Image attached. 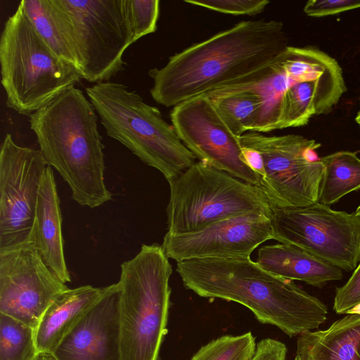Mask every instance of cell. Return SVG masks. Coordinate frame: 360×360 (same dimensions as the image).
<instances>
[{
    "instance_id": "obj_1",
    "label": "cell",
    "mask_w": 360,
    "mask_h": 360,
    "mask_svg": "<svg viewBox=\"0 0 360 360\" xmlns=\"http://www.w3.org/2000/svg\"><path fill=\"white\" fill-rule=\"evenodd\" d=\"M283 24L243 20L195 43L148 71L153 100L174 107L193 98L266 75L288 46Z\"/></svg>"
},
{
    "instance_id": "obj_2",
    "label": "cell",
    "mask_w": 360,
    "mask_h": 360,
    "mask_svg": "<svg viewBox=\"0 0 360 360\" xmlns=\"http://www.w3.org/2000/svg\"><path fill=\"white\" fill-rule=\"evenodd\" d=\"M176 271L185 288L198 296L242 304L258 321L290 337L316 329L327 319L322 302L250 257L185 260L176 262Z\"/></svg>"
},
{
    "instance_id": "obj_3",
    "label": "cell",
    "mask_w": 360,
    "mask_h": 360,
    "mask_svg": "<svg viewBox=\"0 0 360 360\" xmlns=\"http://www.w3.org/2000/svg\"><path fill=\"white\" fill-rule=\"evenodd\" d=\"M96 113L83 91L72 86L29 120L47 165L68 184L72 198L90 208L112 198L104 180V145Z\"/></svg>"
},
{
    "instance_id": "obj_4",
    "label": "cell",
    "mask_w": 360,
    "mask_h": 360,
    "mask_svg": "<svg viewBox=\"0 0 360 360\" xmlns=\"http://www.w3.org/2000/svg\"><path fill=\"white\" fill-rule=\"evenodd\" d=\"M86 93L107 135L160 172L168 183L196 162L159 109L124 84L97 83Z\"/></svg>"
},
{
    "instance_id": "obj_5",
    "label": "cell",
    "mask_w": 360,
    "mask_h": 360,
    "mask_svg": "<svg viewBox=\"0 0 360 360\" xmlns=\"http://www.w3.org/2000/svg\"><path fill=\"white\" fill-rule=\"evenodd\" d=\"M119 311L123 360H160L167 333L172 266L162 245H142L121 266Z\"/></svg>"
},
{
    "instance_id": "obj_6",
    "label": "cell",
    "mask_w": 360,
    "mask_h": 360,
    "mask_svg": "<svg viewBox=\"0 0 360 360\" xmlns=\"http://www.w3.org/2000/svg\"><path fill=\"white\" fill-rule=\"evenodd\" d=\"M0 65L6 104L22 115H31L82 79L45 44L19 5L1 34Z\"/></svg>"
},
{
    "instance_id": "obj_7",
    "label": "cell",
    "mask_w": 360,
    "mask_h": 360,
    "mask_svg": "<svg viewBox=\"0 0 360 360\" xmlns=\"http://www.w3.org/2000/svg\"><path fill=\"white\" fill-rule=\"evenodd\" d=\"M167 233L181 234L215 221L248 212L271 217L264 191L227 172L196 161L169 182Z\"/></svg>"
},
{
    "instance_id": "obj_8",
    "label": "cell",
    "mask_w": 360,
    "mask_h": 360,
    "mask_svg": "<svg viewBox=\"0 0 360 360\" xmlns=\"http://www.w3.org/2000/svg\"><path fill=\"white\" fill-rule=\"evenodd\" d=\"M74 42L82 79L108 82L124 70L132 44L124 0H51Z\"/></svg>"
},
{
    "instance_id": "obj_9",
    "label": "cell",
    "mask_w": 360,
    "mask_h": 360,
    "mask_svg": "<svg viewBox=\"0 0 360 360\" xmlns=\"http://www.w3.org/2000/svg\"><path fill=\"white\" fill-rule=\"evenodd\" d=\"M242 146L257 150L262 158L261 188L272 207H298L318 202L323 172L312 153L321 144L297 134L266 136L249 131L239 137Z\"/></svg>"
},
{
    "instance_id": "obj_10",
    "label": "cell",
    "mask_w": 360,
    "mask_h": 360,
    "mask_svg": "<svg viewBox=\"0 0 360 360\" xmlns=\"http://www.w3.org/2000/svg\"><path fill=\"white\" fill-rule=\"evenodd\" d=\"M274 239L295 245L345 271L360 262V215L316 202L298 207H272Z\"/></svg>"
},
{
    "instance_id": "obj_11",
    "label": "cell",
    "mask_w": 360,
    "mask_h": 360,
    "mask_svg": "<svg viewBox=\"0 0 360 360\" xmlns=\"http://www.w3.org/2000/svg\"><path fill=\"white\" fill-rule=\"evenodd\" d=\"M48 166L39 150L6 135L0 149V252L30 243Z\"/></svg>"
},
{
    "instance_id": "obj_12",
    "label": "cell",
    "mask_w": 360,
    "mask_h": 360,
    "mask_svg": "<svg viewBox=\"0 0 360 360\" xmlns=\"http://www.w3.org/2000/svg\"><path fill=\"white\" fill-rule=\"evenodd\" d=\"M170 120L198 161L261 188L258 176L244 161L239 137L223 122L209 96H197L173 107Z\"/></svg>"
},
{
    "instance_id": "obj_13",
    "label": "cell",
    "mask_w": 360,
    "mask_h": 360,
    "mask_svg": "<svg viewBox=\"0 0 360 360\" xmlns=\"http://www.w3.org/2000/svg\"><path fill=\"white\" fill-rule=\"evenodd\" d=\"M68 288L32 243L0 252V313L34 329L48 307Z\"/></svg>"
},
{
    "instance_id": "obj_14",
    "label": "cell",
    "mask_w": 360,
    "mask_h": 360,
    "mask_svg": "<svg viewBox=\"0 0 360 360\" xmlns=\"http://www.w3.org/2000/svg\"><path fill=\"white\" fill-rule=\"evenodd\" d=\"M271 239L270 216L255 212L226 218L189 233H166L161 245L169 259L179 262L250 257L259 245Z\"/></svg>"
},
{
    "instance_id": "obj_15",
    "label": "cell",
    "mask_w": 360,
    "mask_h": 360,
    "mask_svg": "<svg viewBox=\"0 0 360 360\" xmlns=\"http://www.w3.org/2000/svg\"><path fill=\"white\" fill-rule=\"evenodd\" d=\"M51 354L56 360H123L117 283L107 286Z\"/></svg>"
},
{
    "instance_id": "obj_16",
    "label": "cell",
    "mask_w": 360,
    "mask_h": 360,
    "mask_svg": "<svg viewBox=\"0 0 360 360\" xmlns=\"http://www.w3.org/2000/svg\"><path fill=\"white\" fill-rule=\"evenodd\" d=\"M30 243L57 278L65 284L71 281L64 254L60 199L50 166L41 184Z\"/></svg>"
},
{
    "instance_id": "obj_17",
    "label": "cell",
    "mask_w": 360,
    "mask_h": 360,
    "mask_svg": "<svg viewBox=\"0 0 360 360\" xmlns=\"http://www.w3.org/2000/svg\"><path fill=\"white\" fill-rule=\"evenodd\" d=\"M106 290L107 286L96 288L86 285L68 288L58 295L46 309L34 328L38 354H51Z\"/></svg>"
},
{
    "instance_id": "obj_18",
    "label": "cell",
    "mask_w": 360,
    "mask_h": 360,
    "mask_svg": "<svg viewBox=\"0 0 360 360\" xmlns=\"http://www.w3.org/2000/svg\"><path fill=\"white\" fill-rule=\"evenodd\" d=\"M255 262L276 276L316 287L340 280L343 276L340 269L290 244L280 243L262 246Z\"/></svg>"
},
{
    "instance_id": "obj_19",
    "label": "cell",
    "mask_w": 360,
    "mask_h": 360,
    "mask_svg": "<svg viewBox=\"0 0 360 360\" xmlns=\"http://www.w3.org/2000/svg\"><path fill=\"white\" fill-rule=\"evenodd\" d=\"M298 360H360V315L349 314L328 328L299 335Z\"/></svg>"
},
{
    "instance_id": "obj_20",
    "label": "cell",
    "mask_w": 360,
    "mask_h": 360,
    "mask_svg": "<svg viewBox=\"0 0 360 360\" xmlns=\"http://www.w3.org/2000/svg\"><path fill=\"white\" fill-rule=\"evenodd\" d=\"M19 6L50 49L60 58L73 65L81 74L74 42L52 1L22 0Z\"/></svg>"
},
{
    "instance_id": "obj_21",
    "label": "cell",
    "mask_w": 360,
    "mask_h": 360,
    "mask_svg": "<svg viewBox=\"0 0 360 360\" xmlns=\"http://www.w3.org/2000/svg\"><path fill=\"white\" fill-rule=\"evenodd\" d=\"M230 131L240 137L254 131L261 115L262 98L250 88L233 87L206 94Z\"/></svg>"
},
{
    "instance_id": "obj_22",
    "label": "cell",
    "mask_w": 360,
    "mask_h": 360,
    "mask_svg": "<svg viewBox=\"0 0 360 360\" xmlns=\"http://www.w3.org/2000/svg\"><path fill=\"white\" fill-rule=\"evenodd\" d=\"M323 165L318 202L328 206L360 189V158L357 153L338 151L319 158Z\"/></svg>"
},
{
    "instance_id": "obj_23",
    "label": "cell",
    "mask_w": 360,
    "mask_h": 360,
    "mask_svg": "<svg viewBox=\"0 0 360 360\" xmlns=\"http://www.w3.org/2000/svg\"><path fill=\"white\" fill-rule=\"evenodd\" d=\"M34 329L0 313V360H36Z\"/></svg>"
},
{
    "instance_id": "obj_24",
    "label": "cell",
    "mask_w": 360,
    "mask_h": 360,
    "mask_svg": "<svg viewBox=\"0 0 360 360\" xmlns=\"http://www.w3.org/2000/svg\"><path fill=\"white\" fill-rule=\"evenodd\" d=\"M256 345L251 332L226 335L203 345L190 360H250Z\"/></svg>"
},
{
    "instance_id": "obj_25",
    "label": "cell",
    "mask_w": 360,
    "mask_h": 360,
    "mask_svg": "<svg viewBox=\"0 0 360 360\" xmlns=\"http://www.w3.org/2000/svg\"><path fill=\"white\" fill-rule=\"evenodd\" d=\"M127 20L132 34V44L157 30L159 0H124Z\"/></svg>"
},
{
    "instance_id": "obj_26",
    "label": "cell",
    "mask_w": 360,
    "mask_h": 360,
    "mask_svg": "<svg viewBox=\"0 0 360 360\" xmlns=\"http://www.w3.org/2000/svg\"><path fill=\"white\" fill-rule=\"evenodd\" d=\"M185 3L218 13L235 15H256L270 3L269 0H185Z\"/></svg>"
},
{
    "instance_id": "obj_27",
    "label": "cell",
    "mask_w": 360,
    "mask_h": 360,
    "mask_svg": "<svg viewBox=\"0 0 360 360\" xmlns=\"http://www.w3.org/2000/svg\"><path fill=\"white\" fill-rule=\"evenodd\" d=\"M360 303V262L345 285L337 288L333 309L338 314H347Z\"/></svg>"
},
{
    "instance_id": "obj_28",
    "label": "cell",
    "mask_w": 360,
    "mask_h": 360,
    "mask_svg": "<svg viewBox=\"0 0 360 360\" xmlns=\"http://www.w3.org/2000/svg\"><path fill=\"white\" fill-rule=\"evenodd\" d=\"M360 8V0H310L304 7L311 17H323Z\"/></svg>"
},
{
    "instance_id": "obj_29",
    "label": "cell",
    "mask_w": 360,
    "mask_h": 360,
    "mask_svg": "<svg viewBox=\"0 0 360 360\" xmlns=\"http://www.w3.org/2000/svg\"><path fill=\"white\" fill-rule=\"evenodd\" d=\"M286 345L273 338H264L256 345L255 352L250 360H285Z\"/></svg>"
},
{
    "instance_id": "obj_30",
    "label": "cell",
    "mask_w": 360,
    "mask_h": 360,
    "mask_svg": "<svg viewBox=\"0 0 360 360\" xmlns=\"http://www.w3.org/2000/svg\"><path fill=\"white\" fill-rule=\"evenodd\" d=\"M36 360H56L51 354H40Z\"/></svg>"
},
{
    "instance_id": "obj_31",
    "label": "cell",
    "mask_w": 360,
    "mask_h": 360,
    "mask_svg": "<svg viewBox=\"0 0 360 360\" xmlns=\"http://www.w3.org/2000/svg\"><path fill=\"white\" fill-rule=\"evenodd\" d=\"M359 314L360 315V303L354 306L350 310H349L346 314Z\"/></svg>"
},
{
    "instance_id": "obj_32",
    "label": "cell",
    "mask_w": 360,
    "mask_h": 360,
    "mask_svg": "<svg viewBox=\"0 0 360 360\" xmlns=\"http://www.w3.org/2000/svg\"><path fill=\"white\" fill-rule=\"evenodd\" d=\"M355 120L356 122V123L359 125L360 127V109L358 111L357 114H356V118H355Z\"/></svg>"
},
{
    "instance_id": "obj_33",
    "label": "cell",
    "mask_w": 360,
    "mask_h": 360,
    "mask_svg": "<svg viewBox=\"0 0 360 360\" xmlns=\"http://www.w3.org/2000/svg\"><path fill=\"white\" fill-rule=\"evenodd\" d=\"M356 215H360V205H359V207L356 208L355 212H354Z\"/></svg>"
},
{
    "instance_id": "obj_34",
    "label": "cell",
    "mask_w": 360,
    "mask_h": 360,
    "mask_svg": "<svg viewBox=\"0 0 360 360\" xmlns=\"http://www.w3.org/2000/svg\"><path fill=\"white\" fill-rule=\"evenodd\" d=\"M295 360H298V359H295Z\"/></svg>"
}]
</instances>
